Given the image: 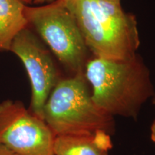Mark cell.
Masks as SVG:
<instances>
[{
  "label": "cell",
  "instance_id": "obj_7",
  "mask_svg": "<svg viewBox=\"0 0 155 155\" xmlns=\"http://www.w3.org/2000/svg\"><path fill=\"white\" fill-rule=\"evenodd\" d=\"M112 148L111 134L105 131L88 134L55 136V155H108Z\"/></svg>",
  "mask_w": 155,
  "mask_h": 155
},
{
  "label": "cell",
  "instance_id": "obj_1",
  "mask_svg": "<svg viewBox=\"0 0 155 155\" xmlns=\"http://www.w3.org/2000/svg\"><path fill=\"white\" fill-rule=\"evenodd\" d=\"M84 75L94 102L112 116L136 119L155 95L149 68L139 54L124 61L92 56Z\"/></svg>",
  "mask_w": 155,
  "mask_h": 155
},
{
  "label": "cell",
  "instance_id": "obj_2",
  "mask_svg": "<svg viewBox=\"0 0 155 155\" xmlns=\"http://www.w3.org/2000/svg\"><path fill=\"white\" fill-rule=\"evenodd\" d=\"M74 16L92 56L124 61L137 54L140 38L136 17L121 4L106 0H58Z\"/></svg>",
  "mask_w": 155,
  "mask_h": 155
},
{
  "label": "cell",
  "instance_id": "obj_4",
  "mask_svg": "<svg viewBox=\"0 0 155 155\" xmlns=\"http://www.w3.org/2000/svg\"><path fill=\"white\" fill-rule=\"evenodd\" d=\"M25 16L71 75L84 73L92 57L74 16L58 0L46 5H25Z\"/></svg>",
  "mask_w": 155,
  "mask_h": 155
},
{
  "label": "cell",
  "instance_id": "obj_13",
  "mask_svg": "<svg viewBox=\"0 0 155 155\" xmlns=\"http://www.w3.org/2000/svg\"><path fill=\"white\" fill-rule=\"evenodd\" d=\"M24 3H26V4H30L32 2V0H22Z\"/></svg>",
  "mask_w": 155,
  "mask_h": 155
},
{
  "label": "cell",
  "instance_id": "obj_3",
  "mask_svg": "<svg viewBox=\"0 0 155 155\" xmlns=\"http://www.w3.org/2000/svg\"><path fill=\"white\" fill-rule=\"evenodd\" d=\"M43 119L55 136L114 131V116L92 98L84 73L63 77L54 87L43 108Z\"/></svg>",
  "mask_w": 155,
  "mask_h": 155
},
{
  "label": "cell",
  "instance_id": "obj_6",
  "mask_svg": "<svg viewBox=\"0 0 155 155\" xmlns=\"http://www.w3.org/2000/svg\"><path fill=\"white\" fill-rule=\"evenodd\" d=\"M10 51L22 61L30 78L32 96L29 109L43 119L45 104L52 90L63 77L52 53L29 26L14 38Z\"/></svg>",
  "mask_w": 155,
  "mask_h": 155
},
{
  "label": "cell",
  "instance_id": "obj_14",
  "mask_svg": "<svg viewBox=\"0 0 155 155\" xmlns=\"http://www.w3.org/2000/svg\"><path fill=\"white\" fill-rule=\"evenodd\" d=\"M152 104H153V105H154V106L155 107V95L154 96V97H153V98H152Z\"/></svg>",
  "mask_w": 155,
  "mask_h": 155
},
{
  "label": "cell",
  "instance_id": "obj_12",
  "mask_svg": "<svg viewBox=\"0 0 155 155\" xmlns=\"http://www.w3.org/2000/svg\"><path fill=\"white\" fill-rule=\"evenodd\" d=\"M106 1L111 2L114 3H117V4H121V0H106Z\"/></svg>",
  "mask_w": 155,
  "mask_h": 155
},
{
  "label": "cell",
  "instance_id": "obj_5",
  "mask_svg": "<svg viewBox=\"0 0 155 155\" xmlns=\"http://www.w3.org/2000/svg\"><path fill=\"white\" fill-rule=\"evenodd\" d=\"M55 135L20 101L0 103V145L17 155H55Z\"/></svg>",
  "mask_w": 155,
  "mask_h": 155
},
{
  "label": "cell",
  "instance_id": "obj_8",
  "mask_svg": "<svg viewBox=\"0 0 155 155\" xmlns=\"http://www.w3.org/2000/svg\"><path fill=\"white\" fill-rule=\"evenodd\" d=\"M22 0H0V50L10 51L17 34L28 27Z\"/></svg>",
  "mask_w": 155,
  "mask_h": 155
},
{
  "label": "cell",
  "instance_id": "obj_9",
  "mask_svg": "<svg viewBox=\"0 0 155 155\" xmlns=\"http://www.w3.org/2000/svg\"><path fill=\"white\" fill-rule=\"evenodd\" d=\"M0 155H17L15 153L11 152L8 149L6 148L5 147L0 145Z\"/></svg>",
  "mask_w": 155,
  "mask_h": 155
},
{
  "label": "cell",
  "instance_id": "obj_10",
  "mask_svg": "<svg viewBox=\"0 0 155 155\" xmlns=\"http://www.w3.org/2000/svg\"><path fill=\"white\" fill-rule=\"evenodd\" d=\"M150 137L151 140L155 143V121L153 122L150 128Z\"/></svg>",
  "mask_w": 155,
  "mask_h": 155
},
{
  "label": "cell",
  "instance_id": "obj_11",
  "mask_svg": "<svg viewBox=\"0 0 155 155\" xmlns=\"http://www.w3.org/2000/svg\"><path fill=\"white\" fill-rule=\"evenodd\" d=\"M55 0H32V2L36 5H41L44 3H50L53 2Z\"/></svg>",
  "mask_w": 155,
  "mask_h": 155
}]
</instances>
